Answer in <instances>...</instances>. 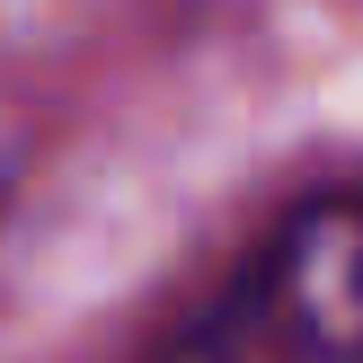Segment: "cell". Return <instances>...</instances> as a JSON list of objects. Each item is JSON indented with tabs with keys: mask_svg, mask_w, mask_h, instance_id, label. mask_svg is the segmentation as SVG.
Returning <instances> with one entry per match:
<instances>
[{
	"mask_svg": "<svg viewBox=\"0 0 363 363\" xmlns=\"http://www.w3.org/2000/svg\"><path fill=\"white\" fill-rule=\"evenodd\" d=\"M160 363H363V195L301 204Z\"/></svg>",
	"mask_w": 363,
	"mask_h": 363,
	"instance_id": "1",
	"label": "cell"
}]
</instances>
